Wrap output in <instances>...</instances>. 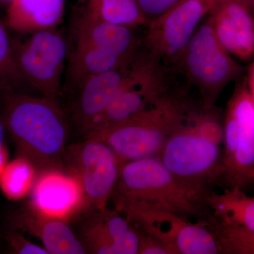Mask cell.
Masks as SVG:
<instances>
[{
	"label": "cell",
	"mask_w": 254,
	"mask_h": 254,
	"mask_svg": "<svg viewBox=\"0 0 254 254\" xmlns=\"http://www.w3.org/2000/svg\"><path fill=\"white\" fill-rule=\"evenodd\" d=\"M64 160L68 172L81 182L84 195L81 214L108 208L123 165L113 150L103 142L86 138L66 147Z\"/></svg>",
	"instance_id": "ba28073f"
},
{
	"label": "cell",
	"mask_w": 254,
	"mask_h": 254,
	"mask_svg": "<svg viewBox=\"0 0 254 254\" xmlns=\"http://www.w3.org/2000/svg\"><path fill=\"white\" fill-rule=\"evenodd\" d=\"M217 38L208 14L171 69L197 92L202 104L212 108L225 87L243 72Z\"/></svg>",
	"instance_id": "5b68a950"
},
{
	"label": "cell",
	"mask_w": 254,
	"mask_h": 254,
	"mask_svg": "<svg viewBox=\"0 0 254 254\" xmlns=\"http://www.w3.org/2000/svg\"><path fill=\"white\" fill-rule=\"evenodd\" d=\"M11 1H13V0H11Z\"/></svg>",
	"instance_id": "1f68e13d"
},
{
	"label": "cell",
	"mask_w": 254,
	"mask_h": 254,
	"mask_svg": "<svg viewBox=\"0 0 254 254\" xmlns=\"http://www.w3.org/2000/svg\"><path fill=\"white\" fill-rule=\"evenodd\" d=\"M84 14L98 21L133 29L148 23L137 0H88Z\"/></svg>",
	"instance_id": "44dd1931"
},
{
	"label": "cell",
	"mask_w": 254,
	"mask_h": 254,
	"mask_svg": "<svg viewBox=\"0 0 254 254\" xmlns=\"http://www.w3.org/2000/svg\"><path fill=\"white\" fill-rule=\"evenodd\" d=\"M137 1L149 22L150 20L163 14L180 0H137Z\"/></svg>",
	"instance_id": "484cf974"
},
{
	"label": "cell",
	"mask_w": 254,
	"mask_h": 254,
	"mask_svg": "<svg viewBox=\"0 0 254 254\" xmlns=\"http://www.w3.org/2000/svg\"><path fill=\"white\" fill-rule=\"evenodd\" d=\"M110 200L114 208L135 228L163 242L173 254H220L216 239L206 220L193 223L185 217L115 193Z\"/></svg>",
	"instance_id": "8992f818"
},
{
	"label": "cell",
	"mask_w": 254,
	"mask_h": 254,
	"mask_svg": "<svg viewBox=\"0 0 254 254\" xmlns=\"http://www.w3.org/2000/svg\"><path fill=\"white\" fill-rule=\"evenodd\" d=\"M8 163H9V152L4 144L0 146V180Z\"/></svg>",
	"instance_id": "83f0119b"
},
{
	"label": "cell",
	"mask_w": 254,
	"mask_h": 254,
	"mask_svg": "<svg viewBox=\"0 0 254 254\" xmlns=\"http://www.w3.org/2000/svg\"><path fill=\"white\" fill-rule=\"evenodd\" d=\"M206 221L216 239L220 254H254V230L222 221L213 215Z\"/></svg>",
	"instance_id": "603a6c76"
},
{
	"label": "cell",
	"mask_w": 254,
	"mask_h": 254,
	"mask_svg": "<svg viewBox=\"0 0 254 254\" xmlns=\"http://www.w3.org/2000/svg\"><path fill=\"white\" fill-rule=\"evenodd\" d=\"M113 193L187 218L212 215L205 195L182 183L158 156L123 163Z\"/></svg>",
	"instance_id": "277c9868"
},
{
	"label": "cell",
	"mask_w": 254,
	"mask_h": 254,
	"mask_svg": "<svg viewBox=\"0 0 254 254\" xmlns=\"http://www.w3.org/2000/svg\"><path fill=\"white\" fill-rule=\"evenodd\" d=\"M65 0H13L8 11V24L20 33L55 28L63 18Z\"/></svg>",
	"instance_id": "ac0fdd59"
},
{
	"label": "cell",
	"mask_w": 254,
	"mask_h": 254,
	"mask_svg": "<svg viewBox=\"0 0 254 254\" xmlns=\"http://www.w3.org/2000/svg\"><path fill=\"white\" fill-rule=\"evenodd\" d=\"M77 218L76 235L87 254H111L114 242L133 227L115 208L87 212Z\"/></svg>",
	"instance_id": "2e32d148"
},
{
	"label": "cell",
	"mask_w": 254,
	"mask_h": 254,
	"mask_svg": "<svg viewBox=\"0 0 254 254\" xmlns=\"http://www.w3.org/2000/svg\"><path fill=\"white\" fill-rule=\"evenodd\" d=\"M185 81L172 86L145 109L113 126L91 132L85 137L109 146L122 164L159 156L170 137L190 112L201 103Z\"/></svg>",
	"instance_id": "6da1fadb"
},
{
	"label": "cell",
	"mask_w": 254,
	"mask_h": 254,
	"mask_svg": "<svg viewBox=\"0 0 254 254\" xmlns=\"http://www.w3.org/2000/svg\"><path fill=\"white\" fill-rule=\"evenodd\" d=\"M135 30L98 21L83 14L76 28V43L100 47L132 58L142 48L141 39Z\"/></svg>",
	"instance_id": "e0dca14e"
},
{
	"label": "cell",
	"mask_w": 254,
	"mask_h": 254,
	"mask_svg": "<svg viewBox=\"0 0 254 254\" xmlns=\"http://www.w3.org/2000/svg\"><path fill=\"white\" fill-rule=\"evenodd\" d=\"M37 176L36 169L31 162L17 156L6 165L0 180V188L8 200L18 201L31 194Z\"/></svg>",
	"instance_id": "7402d4cb"
},
{
	"label": "cell",
	"mask_w": 254,
	"mask_h": 254,
	"mask_svg": "<svg viewBox=\"0 0 254 254\" xmlns=\"http://www.w3.org/2000/svg\"><path fill=\"white\" fill-rule=\"evenodd\" d=\"M7 241L15 254H48L46 249L28 240L21 232L13 231L8 234Z\"/></svg>",
	"instance_id": "d4e9b609"
},
{
	"label": "cell",
	"mask_w": 254,
	"mask_h": 254,
	"mask_svg": "<svg viewBox=\"0 0 254 254\" xmlns=\"http://www.w3.org/2000/svg\"><path fill=\"white\" fill-rule=\"evenodd\" d=\"M175 79L176 74L171 69L145 51L135 71L87 134L113 126L140 113L168 91Z\"/></svg>",
	"instance_id": "30bf717a"
},
{
	"label": "cell",
	"mask_w": 254,
	"mask_h": 254,
	"mask_svg": "<svg viewBox=\"0 0 254 254\" xmlns=\"http://www.w3.org/2000/svg\"><path fill=\"white\" fill-rule=\"evenodd\" d=\"M6 128L5 126L4 117L2 110H0V146L4 144L5 136H6Z\"/></svg>",
	"instance_id": "f1b7e54d"
},
{
	"label": "cell",
	"mask_w": 254,
	"mask_h": 254,
	"mask_svg": "<svg viewBox=\"0 0 254 254\" xmlns=\"http://www.w3.org/2000/svg\"><path fill=\"white\" fill-rule=\"evenodd\" d=\"M247 1H248L251 11H252V14L254 16V0H247Z\"/></svg>",
	"instance_id": "4dcf8cb0"
},
{
	"label": "cell",
	"mask_w": 254,
	"mask_h": 254,
	"mask_svg": "<svg viewBox=\"0 0 254 254\" xmlns=\"http://www.w3.org/2000/svg\"><path fill=\"white\" fill-rule=\"evenodd\" d=\"M138 230L139 248L138 254H173L166 245L154 237Z\"/></svg>",
	"instance_id": "4316f807"
},
{
	"label": "cell",
	"mask_w": 254,
	"mask_h": 254,
	"mask_svg": "<svg viewBox=\"0 0 254 254\" xmlns=\"http://www.w3.org/2000/svg\"><path fill=\"white\" fill-rule=\"evenodd\" d=\"M2 114L18 156L28 159L37 173L63 170L70 121L58 101L4 91Z\"/></svg>",
	"instance_id": "7a4b0ae2"
},
{
	"label": "cell",
	"mask_w": 254,
	"mask_h": 254,
	"mask_svg": "<svg viewBox=\"0 0 254 254\" xmlns=\"http://www.w3.org/2000/svg\"><path fill=\"white\" fill-rule=\"evenodd\" d=\"M15 63L23 82L41 96L58 101L61 78L69 54L66 38L55 28L31 33L14 47Z\"/></svg>",
	"instance_id": "52a82bcc"
},
{
	"label": "cell",
	"mask_w": 254,
	"mask_h": 254,
	"mask_svg": "<svg viewBox=\"0 0 254 254\" xmlns=\"http://www.w3.org/2000/svg\"><path fill=\"white\" fill-rule=\"evenodd\" d=\"M15 63L14 47L7 32L0 23V89L14 91L16 85L23 82Z\"/></svg>",
	"instance_id": "cb8c5ba5"
},
{
	"label": "cell",
	"mask_w": 254,
	"mask_h": 254,
	"mask_svg": "<svg viewBox=\"0 0 254 254\" xmlns=\"http://www.w3.org/2000/svg\"><path fill=\"white\" fill-rule=\"evenodd\" d=\"M143 50L125 66L86 78L73 87L76 92L68 119L84 136L135 71L144 53Z\"/></svg>",
	"instance_id": "8fae6325"
},
{
	"label": "cell",
	"mask_w": 254,
	"mask_h": 254,
	"mask_svg": "<svg viewBox=\"0 0 254 254\" xmlns=\"http://www.w3.org/2000/svg\"><path fill=\"white\" fill-rule=\"evenodd\" d=\"M223 136L219 110L200 104L170 137L158 157L182 183L205 197L222 174Z\"/></svg>",
	"instance_id": "3957f363"
},
{
	"label": "cell",
	"mask_w": 254,
	"mask_h": 254,
	"mask_svg": "<svg viewBox=\"0 0 254 254\" xmlns=\"http://www.w3.org/2000/svg\"><path fill=\"white\" fill-rule=\"evenodd\" d=\"M227 110L237 125V148L231 165L220 177L225 189L244 190L254 184V104L247 81L238 83Z\"/></svg>",
	"instance_id": "7c38bea8"
},
{
	"label": "cell",
	"mask_w": 254,
	"mask_h": 254,
	"mask_svg": "<svg viewBox=\"0 0 254 254\" xmlns=\"http://www.w3.org/2000/svg\"><path fill=\"white\" fill-rule=\"evenodd\" d=\"M209 1L211 2L212 6H213L212 9H213L217 5L221 4V3L224 2V1H226L227 0H209Z\"/></svg>",
	"instance_id": "f546056e"
},
{
	"label": "cell",
	"mask_w": 254,
	"mask_h": 254,
	"mask_svg": "<svg viewBox=\"0 0 254 254\" xmlns=\"http://www.w3.org/2000/svg\"><path fill=\"white\" fill-rule=\"evenodd\" d=\"M205 203L215 218L254 230V196L238 188L225 189L223 193L210 192Z\"/></svg>",
	"instance_id": "ffe728a7"
},
{
	"label": "cell",
	"mask_w": 254,
	"mask_h": 254,
	"mask_svg": "<svg viewBox=\"0 0 254 254\" xmlns=\"http://www.w3.org/2000/svg\"><path fill=\"white\" fill-rule=\"evenodd\" d=\"M220 43L242 60L254 54V16L247 0H227L209 13Z\"/></svg>",
	"instance_id": "5bb4252c"
},
{
	"label": "cell",
	"mask_w": 254,
	"mask_h": 254,
	"mask_svg": "<svg viewBox=\"0 0 254 254\" xmlns=\"http://www.w3.org/2000/svg\"><path fill=\"white\" fill-rule=\"evenodd\" d=\"M69 53L68 78L71 86L74 87L86 78L125 66L133 58H126L105 48L76 43Z\"/></svg>",
	"instance_id": "d6986e66"
},
{
	"label": "cell",
	"mask_w": 254,
	"mask_h": 254,
	"mask_svg": "<svg viewBox=\"0 0 254 254\" xmlns=\"http://www.w3.org/2000/svg\"><path fill=\"white\" fill-rule=\"evenodd\" d=\"M12 222L17 230L39 238L48 254H87L67 222L43 216L26 205L14 215Z\"/></svg>",
	"instance_id": "9a60e30c"
},
{
	"label": "cell",
	"mask_w": 254,
	"mask_h": 254,
	"mask_svg": "<svg viewBox=\"0 0 254 254\" xmlns=\"http://www.w3.org/2000/svg\"><path fill=\"white\" fill-rule=\"evenodd\" d=\"M28 206L50 218L68 222L78 218L84 206V195L76 175L63 170L38 174Z\"/></svg>",
	"instance_id": "4fadbf2b"
},
{
	"label": "cell",
	"mask_w": 254,
	"mask_h": 254,
	"mask_svg": "<svg viewBox=\"0 0 254 254\" xmlns=\"http://www.w3.org/2000/svg\"><path fill=\"white\" fill-rule=\"evenodd\" d=\"M212 8L209 0H180L149 21L141 38L142 46L171 69Z\"/></svg>",
	"instance_id": "9c48e42d"
}]
</instances>
